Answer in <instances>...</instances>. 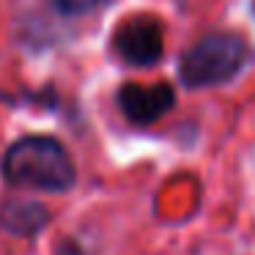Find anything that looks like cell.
<instances>
[{
    "mask_svg": "<svg viewBox=\"0 0 255 255\" xmlns=\"http://www.w3.org/2000/svg\"><path fill=\"white\" fill-rule=\"evenodd\" d=\"M0 176L11 187L63 195L77 184L69 148L52 134H25L0 156Z\"/></svg>",
    "mask_w": 255,
    "mask_h": 255,
    "instance_id": "6da1fadb",
    "label": "cell"
},
{
    "mask_svg": "<svg viewBox=\"0 0 255 255\" xmlns=\"http://www.w3.org/2000/svg\"><path fill=\"white\" fill-rule=\"evenodd\" d=\"M253 61L250 41L236 30H211L200 36L181 58H178V83L187 91L222 88L233 83Z\"/></svg>",
    "mask_w": 255,
    "mask_h": 255,
    "instance_id": "7a4b0ae2",
    "label": "cell"
},
{
    "mask_svg": "<svg viewBox=\"0 0 255 255\" xmlns=\"http://www.w3.org/2000/svg\"><path fill=\"white\" fill-rule=\"evenodd\" d=\"M116 58L132 69H154L165 58V28L159 19L140 14L118 25L110 41Z\"/></svg>",
    "mask_w": 255,
    "mask_h": 255,
    "instance_id": "3957f363",
    "label": "cell"
},
{
    "mask_svg": "<svg viewBox=\"0 0 255 255\" xmlns=\"http://www.w3.org/2000/svg\"><path fill=\"white\" fill-rule=\"evenodd\" d=\"M116 102L121 107L124 118L134 127H151L159 118H165L167 113L176 107V88L170 83H124L116 94Z\"/></svg>",
    "mask_w": 255,
    "mask_h": 255,
    "instance_id": "277c9868",
    "label": "cell"
},
{
    "mask_svg": "<svg viewBox=\"0 0 255 255\" xmlns=\"http://www.w3.org/2000/svg\"><path fill=\"white\" fill-rule=\"evenodd\" d=\"M50 209L39 200L6 198L0 200V231L17 239H36L50 225Z\"/></svg>",
    "mask_w": 255,
    "mask_h": 255,
    "instance_id": "5b68a950",
    "label": "cell"
},
{
    "mask_svg": "<svg viewBox=\"0 0 255 255\" xmlns=\"http://www.w3.org/2000/svg\"><path fill=\"white\" fill-rule=\"evenodd\" d=\"M50 3L58 14H63V17H85V14L107 6L110 0H50Z\"/></svg>",
    "mask_w": 255,
    "mask_h": 255,
    "instance_id": "8992f818",
    "label": "cell"
},
{
    "mask_svg": "<svg viewBox=\"0 0 255 255\" xmlns=\"http://www.w3.org/2000/svg\"><path fill=\"white\" fill-rule=\"evenodd\" d=\"M58 255H83V250H80V244H74V242H63L61 247H58Z\"/></svg>",
    "mask_w": 255,
    "mask_h": 255,
    "instance_id": "52a82bcc",
    "label": "cell"
},
{
    "mask_svg": "<svg viewBox=\"0 0 255 255\" xmlns=\"http://www.w3.org/2000/svg\"><path fill=\"white\" fill-rule=\"evenodd\" d=\"M250 6H253V14H255V0H250Z\"/></svg>",
    "mask_w": 255,
    "mask_h": 255,
    "instance_id": "ba28073f",
    "label": "cell"
}]
</instances>
